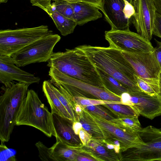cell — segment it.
I'll return each mask as SVG.
<instances>
[{
	"label": "cell",
	"instance_id": "6da1fadb",
	"mask_svg": "<svg viewBox=\"0 0 161 161\" xmlns=\"http://www.w3.org/2000/svg\"><path fill=\"white\" fill-rule=\"evenodd\" d=\"M83 51L97 68L117 80L128 92L141 91L136 79L137 75L120 50L108 47L83 45L76 47Z\"/></svg>",
	"mask_w": 161,
	"mask_h": 161
},
{
	"label": "cell",
	"instance_id": "7a4b0ae2",
	"mask_svg": "<svg viewBox=\"0 0 161 161\" xmlns=\"http://www.w3.org/2000/svg\"><path fill=\"white\" fill-rule=\"evenodd\" d=\"M47 66L69 77L99 87H104L96 67L84 52L76 47L53 53Z\"/></svg>",
	"mask_w": 161,
	"mask_h": 161
},
{
	"label": "cell",
	"instance_id": "3957f363",
	"mask_svg": "<svg viewBox=\"0 0 161 161\" xmlns=\"http://www.w3.org/2000/svg\"><path fill=\"white\" fill-rule=\"evenodd\" d=\"M14 82V81H13ZM30 85L12 82L0 97V140L8 142Z\"/></svg>",
	"mask_w": 161,
	"mask_h": 161
},
{
	"label": "cell",
	"instance_id": "277c9868",
	"mask_svg": "<svg viewBox=\"0 0 161 161\" xmlns=\"http://www.w3.org/2000/svg\"><path fill=\"white\" fill-rule=\"evenodd\" d=\"M15 125H26L38 129L48 137H55L53 113L34 90H28L15 121Z\"/></svg>",
	"mask_w": 161,
	"mask_h": 161
},
{
	"label": "cell",
	"instance_id": "5b68a950",
	"mask_svg": "<svg viewBox=\"0 0 161 161\" xmlns=\"http://www.w3.org/2000/svg\"><path fill=\"white\" fill-rule=\"evenodd\" d=\"M53 31L47 25L0 31V55L12 57Z\"/></svg>",
	"mask_w": 161,
	"mask_h": 161
},
{
	"label": "cell",
	"instance_id": "8992f818",
	"mask_svg": "<svg viewBox=\"0 0 161 161\" xmlns=\"http://www.w3.org/2000/svg\"><path fill=\"white\" fill-rule=\"evenodd\" d=\"M48 75L51 82L62 85L72 97H80L109 101H121L120 96L111 92L105 88L98 87L73 78L54 68H50Z\"/></svg>",
	"mask_w": 161,
	"mask_h": 161
},
{
	"label": "cell",
	"instance_id": "52a82bcc",
	"mask_svg": "<svg viewBox=\"0 0 161 161\" xmlns=\"http://www.w3.org/2000/svg\"><path fill=\"white\" fill-rule=\"evenodd\" d=\"M137 133L142 143L122 152L120 160L161 161V130L149 125Z\"/></svg>",
	"mask_w": 161,
	"mask_h": 161
},
{
	"label": "cell",
	"instance_id": "ba28073f",
	"mask_svg": "<svg viewBox=\"0 0 161 161\" xmlns=\"http://www.w3.org/2000/svg\"><path fill=\"white\" fill-rule=\"evenodd\" d=\"M60 36L53 31L12 57L18 67L32 63L46 62L51 58L53 49L60 41Z\"/></svg>",
	"mask_w": 161,
	"mask_h": 161
},
{
	"label": "cell",
	"instance_id": "9c48e42d",
	"mask_svg": "<svg viewBox=\"0 0 161 161\" xmlns=\"http://www.w3.org/2000/svg\"><path fill=\"white\" fill-rule=\"evenodd\" d=\"M105 37L110 47L121 52L149 53L154 51L150 41L138 33L131 31L129 28L106 31Z\"/></svg>",
	"mask_w": 161,
	"mask_h": 161
},
{
	"label": "cell",
	"instance_id": "30bf717a",
	"mask_svg": "<svg viewBox=\"0 0 161 161\" xmlns=\"http://www.w3.org/2000/svg\"><path fill=\"white\" fill-rule=\"evenodd\" d=\"M135 13L131 19L137 33L150 41L152 38L156 9L152 0H134Z\"/></svg>",
	"mask_w": 161,
	"mask_h": 161
},
{
	"label": "cell",
	"instance_id": "8fae6325",
	"mask_svg": "<svg viewBox=\"0 0 161 161\" xmlns=\"http://www.w3.org/2000/svg\"><path fill=\"white\" fill-rule=\"evenodd\" d=\"M123 104L133 107L140 115L151 119L161 115V99L141 91L125 92L121 95Z\"/></svg>",
	"mask_w": 161,
	"mask_h": 161
},
{
	"label": "cell",
	"instance_id": "7c38bea8",
	"mask_svg": "<svg viewBox=\"0 0 161 161\" xmlns=\"http://www.w3.org/2000/svg\"><path fill=\"white\" fill-rule=\"evenodd\" d=\"M88 112L91 117L104 131L106 136L105 140L115 139L119 141L121 153L129 148L136 147L142 143L137 133L124 130L109 121L97 115Z\"/></svg>",
	"mask_w": 161,
	"mask_h": 161
},
{
	"label": "cell",
	"instance_id": "4fadbf2b",
	"mask_svg": "<svg viewBox=\"0 0 161 161\" xmlns=\"http://www.w3.org/2000/svg\"><path fill=\"white\" fill-rule=\"evenodd\" d=\"M121 52L137 75L144 78H159L161 67L154 51L149 53Z\"/></svg>",
	"mask_w": 161,
	"mask_h": 161
},
{
	"label": "cell",
	"instance_id": "5bb4252c",
	"mask_svg": "<svg viewBox=\"0 0 161 161\" xmlns=\"http://www.w3.org/2000/svg\"><path fill=\"white\" fill-rule=\"evenodd\" d=\"M16 80L30 85L38 83L40 78L23 70L15 64L12 57L0 55V81L5 87Z\"/></svg>",
	"mask_w": 161,
	"mask_h": 161
},
{
	"label": "cell",
	"instance_id": "9a60e30c",
	"mask_svg": "<svg viewBox=\"0 0 161 161\" xmlns=\"http://www.w3.org/2000/svg\"><path fill=\"white\" fill-rule=\"evenodd\" d=\"M125 5V0H102L101 11L111 29L129 28L131 21L124 14Z\"/></svg>",
	"mask_w": 161,
	"mask_h": 161
},
{
	"label": "cell",
	"instance_id": "2e32d148",
	"mask_svg": "<svg viewBox=\"0 0 161 161\" xmlns=\"http://www.w3.org/2000/svg\"><path fill=\"white\" fill-rule=\"evenodd\" d=\"M53 124L58 138L63 143L74 147H80L83 144L79 135H76L73 129L72 121L53 113Z\"/></svg>",
	"mask_w": 161,
	"mask_h": 161
},
{
	"label": "cell",
	"instance_id": "e0dca14e",
	"mask_svg": "<svg viewBox=\"0 0 161 161\" xmlns=\"http://www.w3.org/2000/svg\"><path fill=\"white\" fill-rule=\"evenodd\" d=\"M51 0L39 1L35 4V6L41 8L48 14L62 36H65L72 33L77 25L76 22L58 12L54 5L51 4Z\"/></svg>",
	"mask_w": 161,
	"mask_h": 161
},
{
	"label": "cell",
	"instance_id": "ac0fdd59",
	"mask_svg": "<svg viewBox=\"0 0 161 161\" xmlns=\"http://www.w3.org/2000/svg\"><path fill=\"white\" fill-rule=\"evenodd\" d=\"M71 4L74 10L73 19L77 25H82L102 17L99 9L93 5L82 2Z\"/></svg>",
	"mask_w": 161,
	"mask_h": 161
},
{
	"label": "cell",
	"instance_id": "d6986e66",
	"mask_svg": "<svg viewBox=\"0 0 161 161\" xmlns=\"http://www.w3.org/2000/svg\"><path fill=\"white\" fill-rule=\"evenodd\" d=\"M97 161H119L120 155L108 149L102 141L92 139L88 143L80 147Z\"/></svg>",
	"mask_w": 161,
	"mask_h": 161
},
{
	"label": "cell",
	"instance_id": "ffe728a7",
	"mask_svg": "<svg viewBox=\"0 0 161 161\" xmlns=\"http://www.w3.org/2000/svg\"><path fill=\"white\" fill-rule=\"evenodd\" d=\"M52 84L50 80H46L42 85V90L51 107V112L73 122L71 116L53 91Z\"/></svg>",
	"mask_w": 161,
	"mask_h": 161
},
{
	"label": "cell",
	"instance_id": "44dd1931",
	"mask_svg": "<svg viewBox=\"0 0 161 161\" xmlns=\"http://www.w3.org/2000/svg\"><path fill=\"white\" fill-rule=\"evenodd\" d=\"M56 142L51 147V157L53 161H76L80 147L68 146L62 143L58 138Z\"/></svg>",
	"mask_w": 161,
	"mask_h": 161
},
{
	"label": "cell",
	"instance_id": "7402d4cb",
	"mask_svg": "<svg viewBox=\"0 0 161 161\" xmlns=\"http://www.w3.org/2000/svg\"><path fill=\"white\" fill-rule=\"evenodd\" d=\"M77 119L82 124V128L90 135L92 139L100 141L106 139L104 131L91 117L87 110L84 109L82 112L77 116Z\"/></svg>",
	"mask_w": 161,
	"mask_h": 161
},
{
	"label": "cell",
	"instance_id": "603a6c76",
	"mask_svg": "<svg viewBox=\"0 0 161 161\" xmlns=\"http://www.w3.org/2000/svg\"><path fill=\"white\" fill-rule=\"evenodd\" d=\"M96 68L105 88L111 92L120 96L123 93L129 92L120 81L102 70L97 68Z\"/></svg>",
	"mask_w": 161,
	"mask_h": 161
},
{
	"label": "cell",
	"instance_id": "cb8c5ba5",
	"mask_svg": "<svg viewBox=\"0 0 161 161\" xmlns=\"http://www.w3.org/2000/svg\"><path fill=\"white\" fill-rule=\"evenodd\" d=\"M122 129L134 133H137L142 128L138 117L119 115L109 121Z\"/></svg>",
	"mask_w": 161,
	"mask_h": 161
},
{
	"label": "cell",
	"instance_id": "d4e9b609",
	"mask_svg": "<svg viewBox=\"0 0 161 161\" xmlns=\"http://www.w3.org/2000/svg\"><path fill=\"white\" fill-rule=\"evenodd\" d=\"M136 79L142 91L151 95H158L159 92L158 79L144 78L137 75Z\"/></svg>",
	"mask_w": 161,
	"mask_h": 161
},
{
	"label": "cell",
	"instance_id": "484cf974",
	"mask_svg": "<svg viewBox=\"0 0 161 161\" xmlns=\"http://www.w3.org/2000/svg\"><path fill=\"white\" fill-rule=\"evenodd\" d=\"M106 108L115 116L124 115L138 117L139 114L132 106L119 103H108L102 105Z\"/></svg>",
	"mask_w": 161,
	"mask_h": 161
},
{
	"label": "cell",
	"instance_id": "4316f807",
	"mask_svg": "<svg viewBox=\"0 0 161 161\" xmlns=\"http://www.w3.org/2000/svg\"><path fill=\"white\" fill-rule=\"evenodd\" d=\"M53 1L54 2L52 3L58 12L65 16L74 20V10L70 3L64 0Z\"/></svg>",
	"mask_w": 161,
	"mask_h": 161
},
{
	"label": "cell",
	"instance_id": "83f0119b",
	"mask_svg": "<svg viewBox=\"0 0 161 161\" xmlns=\"http://www.w3.org/2000/svg\"><path fill=\"white\" fill-rule=\"evenodd\" d=\"M52 86L54 92L71 116L73 122L77 121L76 114L68 99L53 84Z\"/></svg>",
	"mask_w": 161,
	"mask_h": 161
},
{
	"label": "cell",
	"instance_id": "f1b7e54d",
	"mask_svg": "<svg viewBox=\"0 0 161 161\" xmlns=\"http://www.w3.org/2000/svg\"><path fill=\"white\" fill-rule=\"evenodd\" d=\"M101 105H91L86 107L84 109L89 112L97 115L106 120L110 121L116 118L114 115L104 108Z\"/></svg>",
	"mask_w": 161,
	"mask_h": 161
},
{
	"label": "cell",
	"instance_id": "f546056e",
	"mask_svg": "<svg viewBox=\"0 0 161 161\" xmlns=\"http://www.w3.org/2000/svg\"><path fill=\"white\" fill-rule=\"evenodd\" d=\"M35 145L39 152V157L42 161H53L51 157V148H48L41 141L35 143Z\"/></svg>",
	"mask_w": 161,
	"mask_h": 161
},
{
	"label": "cell",
	"instance_id": "4dcf8cb0",
	"mask_svg": "<svg viewBox=\"0 0 161 161\" xmlns=\"http://www.w3.org/2000/svg\"><path fill=\"white\" fill-rule=\"evenodd\" d=\"M4 142L1 141L0 145V158L1 161H14L16 158L14 152L8 148L4 144Z\"/></svg>",
	"mask_w": 161,
	"mask_h": 161
},
{
	"label": "cell",
	"instance_id": "1f68e13d",
	"mask_svg": "<svg viewBox=\"0 0 161 161\" xmlns=\"http://www.w3.org/2000/svg\"><path fill=\"white\" fill-rule=\"evenodd\" d=\"M153 35L161 38V14L156 12Z\"/></svg>",
	"mask_w": 161,
	"mask_h": 161
},
{
	"label": "cell",
	"instance_id": "d6a6232c",
	"mask_svg": "<svg viewBox=\"0 0 161 161\" xmlns=\"http://www.w3.org/2000/svg\"><path fill=\"white\" fill-rule=\"evenodd\" d=\"M80 148L76 158V161H95L97 160L88 153Z\"/></svg>",
	"mask_w": 161,
	"mask_h": 161
},
{
	"label": "cell",
	"instance_id": "836d02e7",
	"mask_svg": "<svg viewBox=\"0 0 161 161\" xmlns=\"http://www.w3.org/2000/svg\"><path fill=\"white\" fill-rule=\"evenodd\" d=\"M78 135L83 145H87L92 139L90 135L83 128L80 130Z\"/></svg>",
	"mask_w": 161,
	"mask_h": 161
},
{
	"label": "cell",
	"instance_id": "e575fe53",
	"mask_svg": "<svg viewBox=\"0 0 161 161\" xmlns=\"http://www.w3.org/2000/svg\"><path fill=\"white\" fill-rule=\"evenodd\" d=\"M66 1L69 3L82 2L93 5L98 8L101 10L102 8V0H61Z\"/></svg>",
	"mask_w": 161,
	"mask_h": 161
},
{
	"label": "cell",
	"instance_id": "d590c367",
	"mask_svg": "<svg viewBox=\"0 0 161 161\" xmlns=\"http://www.w3.org/2000/svg\"><path fill=\"white\" fill-rule=\"evenodd\" d=\"M125 6L124 9V13L126 17L128 18L131 19L135 13V10L133 6L125 1Z\"/></svg>",
	"mask_w": 161,
	"mask_h": 161
},
{
	"label": "cell",
	"instance_id": "8d00e7d4",
	"mask_svg": "<svg viewBox=\"0 0 161 161\" xmlns=\"http://www.w3.org/2000/svg\"><path fill=\"white\" fill-rule=\"evenodd\" d=\"M154 40L156 43V46L154 48V53L156 58L161 67V41L156 40Z\"/></svg>",
	"mask_w": 161,
	"mask_h": 161
},
{
	"label": "cell",
	"instance_id": "74e56055",
	"mask_svg": "<svg viewBox=\"0 0 161 161\" xmlns=\"http://www.w3.org/2000/svg\"><path fill=\"white\" fill-rule=\"evenodd\" d=\"M72 127L75 133L78 135L80 130L82 128V124L77 121L73 123Z\"/></svg>",
	"mask_w": 161,
	"mask_h": 161
},
{
	"label": "cell",
	"instance_id": "f35d334b",
	"mask_svg": "<svg viewBox=\"0 0 161 161\" xmlns=\"http://www.w3.org/2000/svg\"><path fill=\"white\" fill-rule=\"evenodd\" d=\"M73 108L77 116L80 114L84 109L80 105L77 104H74L73 105Z\"/></svg>",
	"mask_w": 161,
	"mask_h": 161
},
{
	"label": "cell",
	"instance_id": "ab89813d",
	"mask_svg": "<svg viewBox=\"0 0 161 161\" xmlns=\"http://www.w3.org/2000/svg\"><path fill=\"white\" fill-rule=\"evenodd\" d=\"M155 6L156 11L161 14V0H152Z\"/></svg>",
	"mask_w": 161,
	"mask_h": 161
},
{
	"label": "cell",
	"instance_id": "60d3db41",
	"mask_svg": "<svg viewBox=\"0 0 161 161\" xmlns=\"http://www.w3.org/2000/svg\"><path fill=\"white\" fill-rule=\"evenodd\" d=\"M158 79L159 92L158 94V95L161 99V71L159 74Z\"/></svg>",
	"mask_w": 161,
	"mask_h": 161
},
{
	"label": "cell",
	"instance_id": "b9f144b4",
	"mask_svg": "<svg viewBox=\"0 0 161 161\" xmlns=\"http://www.w3.org/2000/svg\"><path fill=\"white\" fill-rule=\"evenodd\" d=\"M125 1L132 5L134 0H125Z\"/></svg>",
	"mask_w": 161,
	"mask_h": 161
},
{
	"label": "cell",
	"instance_id": "7bdbcfd3",
	"mask_svg": "<svg viewBox=\"0 0 161 161\" xmlns=\"http://www.w3.org/2000/svg\"><path fill=\"white\" fill-rule=\"evenodd\" d=\"M7 0H0V3H5L7 2Z\"/></svg>",
	"mask_w": 161,
	"mask_h": 161
},
{
	"label": "cell",
	"instance_id": "ee69618b",
	"mask_svg": "<svg viewBox=\"0 0 161 161\" xmlns=\"http://www.w3.org/2000/svg\"><path fill=\"white\" fill-rule=\"evenodd\" d=\"M39 0H30L31 2L34 1H39Z\"/></svg>",
	"mask_w": 161,
	"mask_h": 161
}]
</instances>
